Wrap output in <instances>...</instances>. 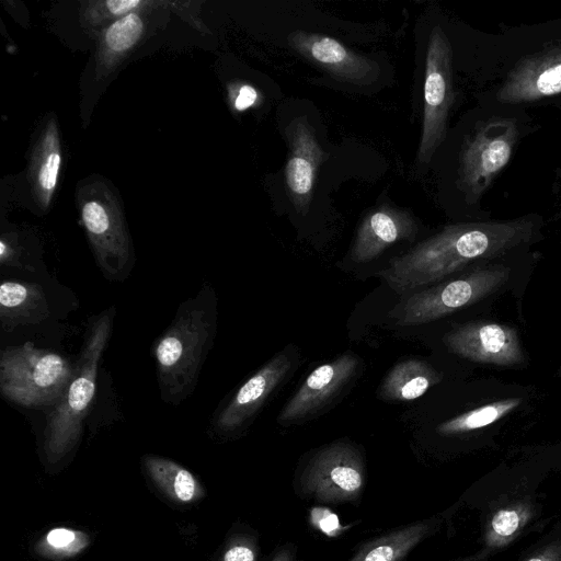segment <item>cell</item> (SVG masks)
Returning <instances> with one entry per match:
<instances>
[{"label": "cell", "mask_w": 561, "mask_h": 561, "mask_svg": "<svg viewBox=\"0 0 561 561\" xmlns=\"http://www.w3.org/2000/svg\"><path fill=\"white\" fill-rule=\"evenodd\" d=\"M206 287L183 302L153 347L161 397L180 403L193 390L216 329L215 301Z\"/></svg>", "instance_id": "1"}, {"label": "cell", "mask_w": 561, "mask_h": 561, "mask_svg": "<svg viewBox=\"0 0 561 561\" xmlns=\"http://www.w3.org/2000/svg\"><path fill=\"white\" fill-rule=\"evenodd\" d=\"M114 314L115 308L111 307L89 327L72 380L50 413L46 448L51 457L61 456L81 434L83 420L95 394L99 362L112 331Z\"/></svg>", "instance_id": "2"}, {"label": "cell", "mask_w": 561, "mask_h": 561, "mask_svg": "<svg viewBox=\"0 0 561 561\" xmlns=\"http://www.w3.org/2000/svg\"><path fill=\"white\" fill-rule=\"evenodd\" d=\"M73 374L75 368L59 354L24 343L2 352L0 389L5 398L23 407L56 405Z\"/></svg>", "instance_id": "3"}, {"label": "cell", "mask_w": 561, "mask_h": 561, "mask_svg": "<svg viewBox=\"0 0 561 561\" xmlns=\"http://www.w3.org/2000/svg\"><path fill=\"white\" fill-rule=\"evenodd\" d=\"M510 268L492 265L477 268L458 278L412 294L390 312L399 325H417L435 321L472 305L501 287Z\"/></svg>", "instance_id": "4"}, {"label": "cell", "mask_w": 561, "mask_h": 561, "mask_svg": "<svg viewBox=\"0 0 561 561\" xmlns=\"http://www.w3.org/2000/svg\"><path fill=\"white\" fill-rule=\"evenodd\" d=\"M454 102L453 50L439 25L433 27L427 45L424 76V111L417 161L427 164L446 136Z\"/></svg>", "instance_id": "5"}, {"label": "cell", "mask_w": 561, "mask_h": 561, "mask_svg": "<svg viewBox=\"0 0 561 561\" xmlns=\"http://www.w3.org/2000/svg\"><path fill=\"white\" fill-rule=\"evenodd\" d=\"M364 483V458L346 442H335L316 453L300 479L305 494L333 504L358 500Z\"/></svg>", "instance_id": "6"}, {"label": "cell", "mask_w": 561, "mask_h": 561, "mask_svg": "<svg viewBox=\"0 0 561 561\" xmlns=\"http://www.w3.org/2000/svg\"><path fill=\"white\" fill-rule=\"evenodd\" d=\"M518 130L512 118H492L466 140L459 164V183L472 198L484 193L508 163Z\"/></svg>", "instance_id": "7"}, {"label": "cell", "mask_w": 561, "mask_h": 561, "mask_svg": "<svg viewBox=\"0 0 561 561\" xmlns=\"http://www.w3.org/2000/svg\"><path fill=\"white\" fill-rule=\"evenodd\" d=\"M81 216L104 276L111 280L123 279L130 268L133 251L121 214L100 198H88Z\"/></svg>", "instance_id": "8"}, {"label": "cell", "mask_w": 561, "mask_h": 561, "mask_svg": "<svg viewBox=\"0 0 561 561\" xmlns=\"http://www.w3.org/2000/svg\"><path fill=\"white\" fill-rule=\"evenodd\" d=\"M444 342L454 354L476 363L516 366L525 360L516 329L502 323L468 322L449 331Z\"/></svg>", "instance_id": "9"}, {"label": "cell", "mask_w": 561, "mask_h": 561, "mask_svg": "<svg viewBox=\"0 0 561 561\" xmlns=\"http://www.w3.org/2000/svg\"><path fill=\"white\" fill-rule=\"evenodd\" d=\"M289 45L301 56L317 64L337 80L357 84H371L379 75L373 60L360 56L333 37L295 31L288 36Z\"/></svg>", "instance_id": "10"}, {"label": "cell", "mask_w": 561, "mask_h": 561, "mask_svg": "<svg viewBox=\"0 0 561 561\" xmlns=\"http://www.w3.org/2000/svg\"><path fill=\"white\" fill-rule=\"evenodd\" d=\"M358 366V357L347 352L317 367L284 405L278 421L286 424L317 414L352 380Z\"/></svg>", "instance_id": "11"}, {"label": "cell", "mask_w": 561, "mask_h": 561, "mask_svg": "<svg viewBox=\"0 0 561 561\" xmlns=\"http://www.w3.org/2000/svg\"><path fill=\"white\" fill-rule=\"evenodd\" d=\"M289 154L285 165V183L296 209L306 214L312 199L317 172L324 152L314 129L306 116H299L286 127Z\"/></svg>", "instance_id": "12"}, {"label": "cell", "mask_w": 561, "mask_h": 561, "mask_svg": "<svg viewBox=\"0 0 561 561\" xmlns=\"http://www.w3.org/2000/svg\"><path fill=\"white\" fill-rule=\"evenodd\" d=\"M561 92V45L520 59L496 94L502 103L533 102Z\"/></svg>", "instance_id": "13"}, {"label": "cell", "mask_w": 561, "mask_h": 561, "mask_svg": "<svg viewBox=\"0 0 561 561\" xmlns=\"http://www.w3.org/2000/svg\"><path fill=\"white\" fill-rule=\"evenodd\" d=\"M416 232L417 224L410 211L381 206L362 220L351 249V259L356 263L370 262L391 244L414 239Z\"/></svg>", "instance_id": "14"}, {"label": "cell", "mask_w": 561, "mask_h": 561, "mask_svg": "<svg viewBox=\"0 0 561 561\" xmlns=\"http://www.w3.org/2000/svg\"><path fill=\"white\" fill-rule=\"evenodd\" d=\"M291 365V358L285 352L274 356L239 388L219 414L217 425L226 431L241 426L283 381Z\"/></svg>", "instance_id": "15"}, {"label": "cell", "mask_w": 561, "mask_h": 561, "mask_svg": "<svg viewBox=\"0 0 561 561\" xmlns=\"http://www.w3.org/2000/svg\"><path fill=\"white\" fill-rule=\"evenodd\" d=\"M438 525L436 519H424L397 528L363 545L348 561H401Z\"/></svg>", "instance_id": "16"}, {"label": "cell", "mask_w": 561, "mask_h": 561, "mask_svg": "<svg viewBox=\"0 0 561 561\" xmlns=\"http://www.w3.org/2000/svg\"><path fill=\"white\" fill-rule=\"evenodd\" d=\"M440 380L442 375L426 362L407 359L390 369L378 388V394L386 401H411Z\"/></svg>", "instance_id": "17"}, {"label": "cell", "mask_w": 561, "mask_h": 561, "mask_svg": "<svg viewBox=\"0 0 561 561\" xmlns=\"http://www.w3.org/2000/svg\"><path fill=\"white\" fill-rule=\"evenodd\" d=\"M48 316L47 301L37 284L7 280L0 286V317L3 325L34 323Z\"/></svg>", "instance_id": "18"}, {"label": "cell", "mask_w": 561, "mask_h": 561, "mask_svg": "<svg viewBox=\"0 0 561 561\" xmlns=\"http://www.w3.org/2000/svg\"><path fill=\"white\" fill-rule=\"evenodd\" d=\"M61 163L60 144L55 122L45 128L34 151L31 179L35 196L42 208H46L54 195Z\"/></svg>", "instance_id": "19"}, {"label": "cell", "mask_w": 561, "mask_h": 561, "mask_svg": "<svg viewBox=\"0 0 561 561\" xmlns=\"http://www.w3.org/2000/svg\"><path fill=\"white\" fill-rule=\"evenodd\" d=\"M534 514V505L525 500L513 501L495 510L485 524L483 554L508 546L524 530Z\"/></svg>", "instance_id": "20"}, {"label": "cell", "mask_w": 561, "mask_h": 561, "mask_svg": "<svg viewBox=\"0 0 561 561\" xmlns=\"http://www.w3.org/2000/svg\"><path fill=\"white\" fill-rule=\"evenodd\" d=\"M145 24L138 12L116 19L108 25L102 36L101 61L105 67L114 66L140 39Z\"/></svg>", "instance_id": "21"}, {"label": "cell", "mask_w": 561, "mask_h": 561, "mask_svg": "<svg viewBox=\"0 0 561 561\" xmlns=\"http://www.w3.org/2000/svg\"><path fill=\"white\" fill-rule=\"evenodd\" d=\"M522 402V398H506L478 407L440 423L437 432L450 436L486 427L510 414Z\"/></svg>", "instance_id": "22"}, {"label": "cell", "mask_w": 561, "mask_h": 561, "mask_svg": "<svg viewBox=\"0 0 561 561\" xmlns=\"http://www.w3.org/2000/svg\"><path fill=\"white\" fill-rule=\"evenodd\" d=\"M146 466L151 476L162 486H168L178 500L190 502L194 497L196 481L186 469L158 457H147Z\"/></svg>", "instance_id": "23"}, {"label": "cell", "mask_w": 561, "mask_h": 561, "mask_svg": "<svg viewBox=\"0 0 561 561\" xmlns=\"http://www.w3.org/2000/svg\"><path fill=\"white\" fill-rule=\"evenodd\" d=\"M149 4L146 1L139 0H111L105 2L95 3L96 8L91 9V16L96 14V19H102L105 13L108 14L107 18H122L129 13L136 12L138 7Z\"/></svg>", "instance_id": "24"}, {"label": "cell", "mask_w": 561, "mask_h": 561, "mask_svg": "<svg viewBox=\"0 0 561 561\" xmlns=\"http://www.w3.org/2000/svg\"><path fill=\"white\" fill-rule=\"evenodd\" d=\"M222 561H256V549L251 541H237L226 550Z\"/></svg>", "instance_id": "25"}, {"label": "cell", "mask_w": 561, "mask_h": 561, "mask_svg": "<svg viewBox=\"0 0 561 561\" xmlns=\"http://www.w3.org/2000/svg\"><path fill=\"white\" fill-rule=\"evenodd\" d=\"M230 95L233 107L240 112L253 106L259 100L257 91L249 84H240Z\"/></svg>", "instance_id": "26"}, {"label": "cell", "mask_w": 561, "mask_h": 561, "mask_svg": "<svg viewBox=\"0 0 561 561\" xmlns=\"http://www.w3.org/2000/svg\"><path fill=\"white\" fill-rule=\"evenodd\" d=\"M76 539V533L67 528H55L47 534V543L56 549L70 546Z\"/></svg>", "instance_id": "27"}, {"label": "cell", "mask_w": 561, "mask_h": 561, "mask_svg": "<svg viewBox=\"0 0 561 561\" xmlns=\"http://www.w3.org/2000/svg\"><path fill=\"white\" fill-rule=\"evenodd\" d=\"M524 561H561V540L541 547Z\"/></svg>", "instance_id": "28"}, {"label": "cell", "mask_w": 561, "mask_h": 561, "mask_svg": "<svg viewBox=\"0 0 561 561\" xmlns=\"http://www.w3.org/2000/svg\"><path fill=\"white\" fill-rule=\"evenodd\" d=\"M272 561H297L295 557V552L288 548L284 547L279 549L274 557L272 558Z\"/></svg>", "instance_id": "29"}]
</instances>
